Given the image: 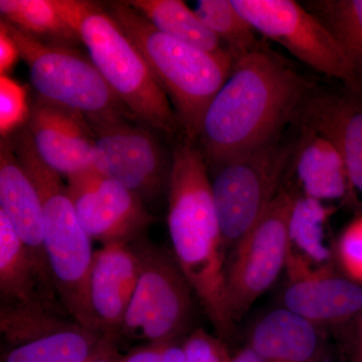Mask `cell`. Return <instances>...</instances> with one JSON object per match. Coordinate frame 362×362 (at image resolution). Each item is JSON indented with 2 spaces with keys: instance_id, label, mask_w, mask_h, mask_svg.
<instances>
[{
  "instance_id": "cell-1",
  "label": "cell",
  "mask_w": 362,
  "mask_h": 362,
  "mask_svg": "<svg viewBox=\"0 0 362 362\" xmlns=\"http://www.w3.org/2000/svg\"><path fill=\"white\" fill-rule=\"evenodd\" d=\"M314 86L267 45L235 62L197 138L207 168L282 137Z\"/></svg>"
},
{
  "instance_id": "cell-2",
  "label": "cell",
  "mask_w": 362,
  "mask_h": 362,
  "mask_svg": "<svg viewBox=\"0 0 362 362\" xmlns=\"http://www.w3.org/2000/svg\"><path fill=\"white\" fill-rule=\"evenodd\" d=\"M168 182V226L173 254L195 297L226 343L235 335L226 295L228 252L211 194L206 159L185 137L176 145Z\"/></svg>"
},
{
  "instance_id": "cell-3",
  "label": "cell",
  "mask_w": 362,
  "mask_h": 362,
  "mask_svg": "<svg viewBox=\"0 0 362 362\" xmlns=\"http://www.w3.org/2000/svg\"><path fill=\"white\" fill-rule=\"evenodd\" d=\"M59 16L87 47L119 101L135 119L175 134L181 129L170 100L148 65L107 9L87 0H54Z\"/></svg>"
},
{
  "instance_id": "cell-4",
  "label": "cell",
  "mask_w": 362,
  "mask_h": 362,
  "mask_svg": "<svg viewBox=\"0 0 362 362\" xmlns=\"http://www.w3.org/2000/svg\"><path fill=\"white\" fill-rule=\"evenodd\" d=\"M107 11L168 95L185 137L197 142L207 108L232 73V56L209 54L164 35L126 1L110 2Z\"/></svg>"
},
{
  "instance_id": "cell-5",
  "label": "cell",
  "mask_w": 362,
  "mask_h": 362,
  "mask_svg": "<svg viewBox=\"0 0 362 362\" xmlns=\"http://www.w3.org/2000/svg\"><path fill=\"white\" fill-rule=\"evenodd\" d=\"M11 142L18 161L42 201L45 251L54 290L69 315L83 327L92 330L87 285L95 254L93 240L78 220L68 187L61 175L40 159L28 128Z\"/></svg>"
},
{
  "instance_id": "cell-6",
  "label": "cell",
  "mask_w": 362,
  "mask_h": 362,
  "mask_svg": "<svg viewBox=\"0 0 362 362\" xmlns=\"http://www.w3.org/2000/svg\"><path fill=\"white\" fill-rule=\"evenodd\" d=\"M293 151L294 141L281 137L207 168L228 256L284 187Z\"/></svg>"
},
{
  "instance_id": "cell-7",
  "label": "cell",
  "mask_w": 362,
  "mask_h": 362,
  "mask_svg": "<svg viewBox=\"0 0 362 362\" xmlns=\"http://www.w3.org/2000/svg\"><path fill=\"white\" fill-rule=\"evenodd\" d=\"M18 47L40 99L78 112L90 123L135 119L90 59L70 47L49 44L1 21Z\"/></svg>"
},
{
  "instance_id": "cell-8",
  "label": "cell",
  "mask_w": 362,
  "mask_h": 362,
  "mask_svg": "<svg viewBox=\"0 0 362 362\" xmlns=\"http://www.w3.org/2000/svg\"><path fill=\"white\" fill-rule=\"evenodd\" d=\"M140 262L134 294L117 339L147 344L180 341L194 314L192 286L176 263L173 252L144 238L131 244Z\"/></svg>"
},
{
  "instance_id": "cell-9",
  "label": "cell",
  "mask_w": 362,
  "mask_h": 362,
  "mask_svg": "<svg viewBox=\"0 0 362 362\" xmlns=\"http://www.w3.org/2000/svg\"><path fill=\"white\" fill-rule=\"evenodd\" d=\"M296 192L283 187L261 220L228 254L226 295L233 323L244 318L287 263L288 225Z\"/></svg>"
},
{
  "instance_id": "cell-10",
  "label": "cell",
  "mask_w": 362,
  "mask_h": 362,
  "mask_svg": "<svg viewBox=\"0 0 362 362\" xmlns=\"http://www.w3.org/2000/svg\"><path fill=\"white\" fill-rule=\"evenodd\" d=\"M256 32L282 45L300 62L356 92L349 62L329 30L293 0H232Z\"/></svg>"
},
{
  "instance_id": "cell-11",
  "label": "cell",
  "mask_w": 362,
  "mask_h": 362,
  "mask_svg": "<svg viewBox=\"0 0 362 362\" xmlns=\"http://www.w3.org/2000/svg\"><path fill=\"white\" fill-rule=\"evenodd\" d=\"M128 120L90 123L95 145L90 170L129 189L145 202L154 201L169 182L163 152L153 135Z\"/></svg>"
},
{
  "instance_id": "cell-12",
  "label": "cell",
  "mask_w": 362,
  "mask_h": 362,
  "mask_svg": "<svg viewBox=\"0 0 362 362\" xmlns=\"http://www.w3.org/2000/svg\"><path fill=\"white\" fill-rule=\"evenodd\" d=\"M66 187L83 228L103 246L132 244L153 221L137 195L93 170L68 178Z\"/></svg>"
},
{
  "instance_id": "cell-13",
  "label": "cell",
  "mask_w": 362,
  "mask_h": 362,
  "mask_svg": "<svg viewBox=\"0 0 362 362\" xmlns=\"http://www.w3.org/2000/svg\"><path fill=\"white\" fill-rule=\"evenodd\" d=\"M293 125L313 131L334 145L349 175L352 206H358L362 197V93L315 85L302 102Z\"/></svg>"
},
{
  "instance_id": "cell-14",
  "label": "cell",
  "mask_w": 362,
  "mask_h": 362,
  "mask_svg": "<svg viewBox=\"0 0 362 362\" xmlns=\"http://www.w3.org/2000/svg\"><path fill=\"white\" fill-rule=\"evenodd\" d=\"M282 307L326 330L356 321L362 311V285L335 267L288 265Z\"/></svg>"
},
{
  "instance_id": "cell-15",
  "label": "cell",
  "mask_w": 362,
  "mask_h": 362,
  "mask_svg": "<svg viewBox=\"0 0 362 362\" xmlns=\"http://www.w3.org/2000/svg\"><path fill=\"white\" fill-rule=\"evenodd\" d=\"M139 273V258L131 244L106 245L95 251L87 285L94 332L117 342Z\"/></svg>"
},
{
  "instance_id": "cell-16",
  "label": "cell",
  "mask_w": 362,
  "mask_h": 362,
  "mask_svg": "<svg viewBox=\"0 0 362 362\" xmlns=\"http://www.w3.org/2000/svg\"><path fill=\"white\" fill-rule=\"evenodd\" d=\"M26 128L40 159L59 175L70 178L92 168L95 134L83 114L39 98Z\"/></svg>"
},
{
  "instance_id": "cell-17",
  "label": "cell",
  "mask_w": 362,
  "mask_h": 362,
  "mask_svg": "<svg viewBox=\"0 0 362 362\" xmlns=\"http://www.w3.org/2000/svg\"><path fill=\"white\" fill-rule=\"evenodd\" d=\"M246 345L272 362H329L326 330L282 306L252 324Z\"/></svg>"
},
{
  "instance_id": "cell-18",
  "label": "cell",
  "mask_w": 362,
  "mask_h": 362,
  "mask_svg": "<svg viewBox=\"0 0 362 362\" xmlns=\"http://www.w3.org/2000/svg\"><path fill=\"white\" fill-rule=\"evenodd\" d=\"M0 211L11 221L42 275L52 284L45 251L44 214L39 192L18 161L13 142L6 138L0 146Z\"/></svg>"
},
{
  "instance_id": "cell-19",
  "label": "cell",
  "mask_w": 362,
  "mask_h": 362,
  "mask_svg": "<svg viewBox=\"0 0 362 362\" xmlns=\"http://www.w3.org/2000/svg\"><path fill=\"white\" fill-rule=\"evenodd\" d=\"M299 129L294 141L290 173H295L297 194L352 206L351 187L344 161L334 145L313 131Z\"/></svg>"
},
{
  "instance_id": "cell-20",
  "label": "cell",
  "mask_w": 362,
  "mask_h": 362,
  "mask_svg": "<svg viewBox=\"0 0 362 362\" xmlns=\"http://www.w3.org/2000/svg\"><path fill=\"white\" fill-rule=\"evenodd\" d=\"M54 285L42 275L8 218L0 211V294L2 304L52 305Z\"/></svg>"
},
{
  "instance_id": "cell-21",
  "label": "cell",
  "mask_w": 362,
  "mask_h": 362,
  "mask_svg": "<svg viewBox=\"0 0 362 362\" xmlns=\"http://www.w3.org/2000/svg\"><path fill=\"white\" fill-rule=\"evenodd\" d=\"M335 211L326 202L296 192L288 225L287 263L311 269L337 266L335 245L329 244L327 235L328 221Z\"/></svg>"
},
{
  "instance_id": "cell-22",
  "label": "cell",
  "mask_w": 362,
  "mask_h": 362,
  "mask_svg": "<svg viewBox=\"0 0 362 362\" xmlns=\"http://www.w3.org/2000/svg\"><path fill=\"white\" fill-rule=\"evenodd\" d=\"M159 32L178 42L213 54L228 52L218 37L181 0H127Z\"/></svg>"
},
{
  "instance_id": "cell-23",
  "label": "cell",
  "mask_w": 362,
  "mask_h": 362,
  "mask_svg": "<svg viewBox=\"0 0 362 362\" xmlns=\"http://www.w3.org/2000/svg\"><path fill=\"white\" fill-rule=\"evenodd\" d=\"M109 338L75 322L64 329L11 347L1 362H86Z\"/></svg>"
},
{
  "instance_id": "cell-24",
  "label": "cell",
  "mask_w": 362,
  "mask_h": 362,
  "mask_svg": "<svg viewBox=\"0 0 362 362\" xmlns=\"http://www.w3.org/2000/svg\"><path fill=\"white\" fill-rule=\"evenodd\" d=\"M303 6L329 30L362 93V0H311Z\"/></svg>"
},
{
  "instance_id": "cell-25",
  "label": "cell",
  "mask_w": 362,
  "mask_h": 362,
  "mask_svg": "<svg viewBox=\"0 0 362 362\" xmlns=\"http://www.w3.org/2000/svg\"><path fill=\"white\" fill-rule=\"evenodd\" d=\"M0 13L8 25L44 42L52 40L62 47L80 42L59 16L54 0H1Z\"/></svg>"
},
{
  "instance_id": "cell-26",
  "label": "cell",
  "mask_w": 362,
  "mask_h": 362,
  "mask_svg": "<svg viewBox=\"0 0 362 362\" xmlns=\"http://www.w3.org/2000/svg\"><path fill=\"white\" fill-rule=\"evenodd\" d=\"M197 4L195 13L232 56L233 64L265 47L232 0H201Z\"/></svg>"
},
{
  "instance_id": "cell-27",
  "label": "cell",
  "mask_w": 362,
  "mask_h": 362,
  "mask_svg": "<svg viewBox=\"0 0 362 362\" xmlns=\"http://www.w3.org/2000/svg\"><path fill=\"white\" fill-rule=\"evenodd\" d=\"M75 322L52 305L2 304L0 310V333L11 349Z\"/></svg>"
},
{
  "instance_id": "cell-28",
  "label": "cell",
  "mask_w": 362,
  "mask_h": 362,
  "mask_svg": "<svg viewBox=\"0 0 362 362\" xmlns=\"http://www.w3.org/2000/svg\"><path fill=\"white\" fill-rule=\"evenodd\" d=\"M335 262L343 275L362 285V211L345 226L338 238Z\"/></svg>"
},
{
  "instance_id": "cell-29",
  "label": "cell",
  "mask_w": 362,
  "mask_h": 362,
  "mask_svg": "<svg viewBox=\"0 0 362 362\" xmlns=\"http://www.w3.org/2000/svg\"><path fill=\"white\" fill-rule=\"evenodd\" d=\"M26 90L7 75L0 76V132L2 137L21 127L30 117Z\"/></svg>"
},
{
  "instance_id": "cell-30",
  "label": "cell",
  "mask_w": 362,
  "mask_h": 362,
  "mask_svg": "<svg viewBox=\"0 0 362 362\" xmlns=\"http://www.w3.org/2000/svg\"><path fill=\"white\" fill-rule=\"evenodd\" d=\"M181 345L185 362H232L228 343L202 328L192 331Z\"/></svg>"
},
{
  "instance_id": "cell-31",
  "label": "cell",
  "mask_w": 362,
  "mask_h": 362,
  "mask_svg": "<svg viewBox=\"0 0 362 362\" xmlns=\"http://www.w3.org/2000/svg\"><path fill=\"white\" fill-rule=\"evenodd\" d=\"M121 362H185L180 341L152 343L131 350Z\"/></svg>"
},
{
  "instance_id": "cell-32",
  "label": "cell",
  "mask_w": 362,
  "mask_h": 362,
  "mask_svg": "<svg viewBox=\"0 0 362 362\" xmlns=\"http://www.w3.org/2000/svg\"><path fill=\"white\" fill-rule=\"evenodd\" d=\"M21 58L18 47L7 32L4 23H0V74L6 75Z\"/></svg>"
},
{
  "instance_id": "cell-33",
  "label": "cell",
  "mask_w": 362,
  "mask_h": 362,
  "mask_svg": "<svg viewBox=\"0 0 362 362\" xmlns=\"http://www.w3.org/2000/svg\"><path fill=\"white\" fill-rule=\"evenodd\" d=\"M122 357L119 356L116 349V342L108 340L96 354L86 362H121Z\"/></svg>"
},
{
  "instance_id": "cell-34",
  "label": "cell",
  "mask_w": 362,
  "mask_h": 362,
  "mask_svg": "<svg viewBox=\"0 0 362 362\" xmlns=\"http://www.w3.org/2000/svg\"><path fill=\"white\" fill-rule=\"evenodd\" d=\"M362 362V311L356 321L354 343H352L351 361Z\"/></svg>"
},
{
  "instance_id": "cell-35",
  "label": "cell",
  "mask_w": 362,
  "mask_h": 362,
  "mask_svg": "<svg viewBox=\"0 0 362 362\" xmlns=\"http://www.w3.org/2000/svg\"><path fill=\"white\" fill-rule=\"evenodd\" d=\"M232 362H272L259 356L254 350L245 345L233 356Z\"/></svg>"
}]
</instances>
